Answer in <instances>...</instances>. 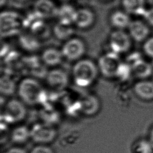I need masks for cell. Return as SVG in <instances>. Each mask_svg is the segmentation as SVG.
<instances>
[{"label":"cell","instance_id":"cell-14","mask_svg":"<svg viewBox=\"0 0 153 153\" xmlns=\"http://www.w3.org/2000/svg\"><path fill=\"white\" fill-rule=\"evenodd\" d=\"M63 57L62 51L51 47L45 49L42 52L41 59L45 65L55 66L62 63Z\"/></svg>","mask_w":153,"mask_h":153},{"label":"cell","instance_id":"cell-10","mask_svg":"<svg viewBox=\"0 0 153 153\" xmlns=\"http://www.w3.org/2000/svg\"><path fill=\"white\" fill-rule=\"evenodd\" d=\"M34 13L42 19L57 16L58 8L50 0H38L35 4Z\"/></svg>","mask_w":153,"mask_h":153},{"label":"cell","instance_id":"cell-26","mask_svg":"<svg viewBox=\"0 0 153 153\" xmlns=\"http://www.w3.org/2000/svg\"><path fill=\"white\" fill-rule=\"evenodd\" d=\"M29 153H54L53 149L47 145L38 144L33 147Z\"/></svg>","mask_w":153,"mask_h":153},{"label":"cell","instance_id":"cell-5","mask_svg":"<svg viewBox=\"0 0 153 153\" xmlns=\"http://www.w3.org/2000/svg\"><path fill=\"white\" fill-rule=\"evenodd\" d=\"M25 103L22 100L13 99L5 105L3 117L6 123H14L22 121L26 114Z\"/></svg>","mask_w":153,"mask_h":153},{"label":"cell","instance_id":"cell-32","mask_svg":"<svg viewBox=\"0 0 153 153\" xmlns=\"http://www.w3.org/2000/svg\"><path fill=\"white\" fill-rule=\"evenodd\" d=\"M102 1H110V0H102Z\"/></svg>","mask_w":153,"mask_h":153},{"label":"cell","instance_id":"cell-17","mask_svg":"<svg viewBox=\"0 0 153 153\" xmlns=\"http://www.w3.org/2000/svg\"><path fill=\"white\" fill-rule=\"evenodd\" d=\"M110 22L114 27L119 30L128 27L131 22L127 14L121 11H114L111 16Z\"/></svg>","mask_w":153,"mask_h":153},{"label":"cell","instance_id":"cell-28","mask_svg":"<svg viewBox=\"0 0 153 153\" xmlns=\"http://www.w3.org/2000/svg\"><path fill=\"white\" fill-rule=\"evenodd\" d=\"M146 20L153 26V8L145 10L143 14Z\"/></svg>","mask_w":153,"mask_h":153},{"label":"cell","instance_id":"cell-9","mask_svg":"<svg viewBox=\"0 0 153 153\" xmlns=\"http://www.w3.org/2000/svg\"><path fill=\"white\" fill-rule=\"evenodd\" d=\"M45 79L48 85L56 91L64 90L69 82L67 74L60 69H54L47 72Z\"/></svg>","mask_w":153,"mask_h":153},{"label":"cell","instance_id":"cell-4","mask_svg":"<svg viewBox=\"0 0 153 153\" xmlns=\"http://www.w3.org/2000/svg\"><path fill=\"white\" fill-rule=\"evenodd\" d=\"M118 54L111 51L102 55L98 60V69L106 78L116 77L121 65Z\"/></svg>","mask_w":153,"mask_h":153},{"label":"cell","instance_id":"cell-18","mask_svg":"<svg viewBox=\"0 0 153 153\" xmlns=\"http://www.w3.org/2000/svg\"><path fill=\"white\" fill-rule=\"evenodd\" d=\"M134 90L136 94L142 99L149 100L153 99V82L142 81L137 82Z\"/></svg>","mask_w":153,"mask_h":153},{"label":"cell","instance_id":"cell-16","mask_svg":"<svg viewBox=\"0 0 153 153\" xmlns=\"http://www.w3.org/2000/svg\"><path fill=\"white\" fill-rule=\"evenodd\" d=\"M132 72L138 78H145L151 75L152 71L151 65L141 58L130 65Z\"/></svg>","mask_w":153,"mask_h":153},{"label":"cell","instance_id":"cell-15","mask_svg":"<svg viewBox=\"0 0 153 153\" xmlns=\"http://www.w3.org/2000/svg\"><path fill=\"white\" fill-rule=\"evenodd\" d=\"M76 10L69 4H65L58 8L57 17L59 22L68 25L74 24Z\"/></svg>","mask_w":153,"mask_h":153},{"label":"cell","instance_id":"cell-30","mask_svg":"<svg viewBox=\"0 0 153 153\" xmlns=\"http://www.w3.org/2000/svg\"><path fill=\"white\" fill-rule=\"evenodd\" d=\"M149 141L150 142L151 144L152 145V146L153 147V128L151 131L149 137Z\"/></svg>","mask_w":153,"mask_h":153},{"label":"cell","instance_id":"cell-25","mask_svg":"<svg viewBox=\"0 0 153 153\" xmlns=\"http://www.w3.org/2000/svg\"><path fill=\"white\" fill-rule=\"evenodd\" d=\"M132 72L131 68L128 63H121V65L118 71L116 77L121 80H126L128 79Z\"/></svg>","mask_w":153,"mask_h":153},{"label":"cell","instance_id":"cell-27","mask_svg":"<svg viewBox=\"0 0 153 153\" xmlns=\"http://www.w3.org/2000/svg\"><path fill=\"white\" fill-rule=\"evenodd\" d=\"M143 50L148 56L153 57V37L150 38L145 42Z\"/></svg>","mask_w":153,"mask_h":153},{"label":"cell","instance_id":"cell-24","mask_svg":"<svg viewBox=\"0 0 153 153\" xmlns=\"http://www.w3.org/2000/svg\"><path fill=\"white\" fill-rule=\"evenodd\" d=\"M133 153H152L153 147L149 140H140L133 146Z\"/></svg>","mask_w":153,"mask_h":153},{"label":"cell","instance_id":"cell-8","mask_svg":"<svg viewBox=\"0 0 153 153\" xmlns=\"http://www.w3.org/2000/svg\"><path fill=\"white\" fill-rule=\"evenodd\" d=\"M109 44L111 51L119 54L129 50L131 46L130 38L123 30L117 29L111 33Z\"/></svg>","mask_w":153,"mask_h":153},{"label":"cell","instance_id":"cell-2","mask_svg":"<svg viewBox=\"0 0 153 153\" xmlns=\"http://www.w3.org/2000/svg\"><path fill=\"white\" fill-rule=\"evenodd\" d=\"M17 91L21 100L25 104L33 105L42 102L44 96L43 88L35 78H26L19 84Z\"/></svg>","mask_w":153,"mask_h":153},{"label":"cell","instance_id":"cell-7","mask_svg":"<svg viewBox=\"0 0 153 153\" xmlns=\"http://www.w3.org/2000/svg\"><path fill=\"white\" fill-rule=\"evenodd\" d=\"M61 51L66 59L71 61L78 60L84 54L85 46L81 39L71 38L65 42Z\"/></svg>","mask_w":153,"mask_h":153},{"label":"cell","instance_id":"cell-22","mask_svg":"<svg viewBox=\"0 0 153 153\" xmlns=\"http://www.w3.org/2000/svg\"><path fill=\"white\" fill-rule=\"evenodd\" d=\"M19 42L22 47L27 51H35L39 47V42L38 38L32 33L20 35Z\"/></svg>","mask_w":153,"mask_h":153},{"label":"cell","instance_id":"cell-29","mask_svg":"<svg viewBox=\"0 0 153 153\" xmlns=\"http://www.w3.org/2000/svg\"><path fill=\"white\" fill-rule=\"evenodd\" d=\"M4 153H27L26 151L20 147H13L8 149Z\"/></svg>","mask_w":153,"mask_h":153},{"label":"cell","instance_id":"cell-20","mask_svg":"<svg viewBox=\"0 0 153 153\" xmlns=\"http://www.w3.org/2000/svg\"><path fill=\"white\" fill-rule=\"evenodd\" d=\"M125 11L130 14H143L145 12V0H122Z\"/></svg>","mask_w":153,"mask_h":153},{"label":"cell","instance_id":"cell-1","mask_svg":"<svg viewBox=\"0 0 153 153\" xmlns=\"http://www.w3.org/2000/svg\"><path fill=\"white\" fill-rule=\"evenodd\" d=\"M98 69V67L91 60H78L72 68V77L75 84L81 87L90 85L97 77Z\"/></svg>","mask_w":153,"mask_h":153},{"label":"cell","instance_id":"cell-21","mask_svg":"<svg viewBox=\"0 0 153 153\" xmlns=\"http://www.w3.org/2000/svg\"><path fill=\"white\" fill-rule=\"evenodd\" d=\"M29 138H30V130L26 126L17 127L11 133V139L15 143H24Z\"/></svg>","mask_w":153,"mask_h":153},{"label":"cell","instance_id":"cell-13","mask_svg":"<svg viewBox=\"0 0 153 153\" xmlns=\"http://www.w3.org/2000/svg\"><path fill=\"white\" fill-rule=\"evenodd\" d=\"M130 36L136 41H143L149 34V29L142 21H131L128 27Z\"/></svg>","mask_w":153,"mask_h":153},{"label":"cell","instance_id":"cell-12","mask_svg":"<svg viewBox=\"0 0 153 153\" xmlns=\"http://www.w3.org/2000/svg\"><path fill=\"white\" fill-rule=\"evenodd\" d=\"M94 22V13L89 9L80 8L76 10L74 24L80 29L90 27Z\"/></svg>","mask_w":153,"mask_h":153},{"label":"cell","instance_id":"cell-23","mask_svg":"<svg viewBox=\"0 0 153 153\" xmlns=\"http://www.w3.org/2000/svg\"><path fill=\"white\" fill-rule=\"evenodd\" d=\"M16 86L14 81L8 75H2L0 79V91L4 96H11L15 91Z\"/></svg>","mask_w":153,"mask_h":153},{"label":"cell","instance_id":"cell-11","mask_svg":"<svg viewBox=\"0 0 153 153\" xmlns=\"http://www.w3.org/2000/svg\"><path fill=\"white\" fill-rule=\"evenodd\" d=\"M100 102L98 98L92 94L84 96L80 102L79 109L87 116H93L97 113L100 109Z\"/></svg>","mask_w":153,"mask_h":153},{"label":"cell","instance_id":"cell-6","mask_svg":"<svg viewBox=\"0 0 153 153\" xmlns=\"http://www.w3.org/2000/svg\"><path fill=\"white\" fill-rule=\"evenodd\" d=\"M30 130V138L38 144L47 145L51 142L56 136V130L44 123L35 124Z\"/></svg>","mask_w":153,"mask_h":153},{"label":"cell","instance_id":"cell-19","mask_svg":"<svg viewBox=\"0 0 153 153\" xmlns=\"http://www.w3.org/2000/svg\"><path fill=\"white\" fill-rule=\"evenodd\" d=\"M54 35L59 40L67 41L73 35L74 30L71 25H65L58 22L56 23L53 29Z\"/></svg>","mask_w":153,"mask_h":153},{"label":"cell","instance_id":"cell-3","mask_svg":"<svg viewBox=\"0 0 153 153\" xmlns=\"http://www.w3.org/2000/svg\"><path fill=\"white\" fill-rule=\"evenodd\" d=\"M24 22L22 17L16 12H2L0 16L1 36H10L18 33L24 26Z\"/></svg>","mask_w":153,"mask_h":153},{"label":"cell","instance_id":"cell-31","mask_svg":"<svg viewBox=\"0 0 153 153\" xmlns=\"http://www.w3.org/2000/svg\"><path fill=\"white\" fill-rule=\"evenodd\" d=\"M7 0H0V2H1V6H3L4 4H5L6 3Z\"/></svg>","mask_w":153,"mask_h":153}]
</instances>
